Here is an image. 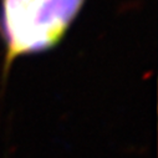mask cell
<instances>
[{
    "instance_id": "6da1fadb",
    "label": "cell",
    "mask_w": 158,
    "mask_h": 158,
    "mask_svg": "<svg viewBox=\"0 0 158 158\" xmlns=\"http://www.w3.org/2000/svg\"><path fill=\"white\" fill-rule=\"evenodd\" d=\"M85 0H3L8 57L46 50L64 36Z\"/></svg>"
}]
</instances>
